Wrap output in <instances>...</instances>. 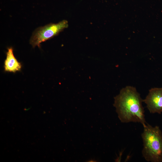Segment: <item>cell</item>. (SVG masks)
Returning a JSON list of instances; mask_svg holds the SVG:
<instances>
[{"instance_id": "6da1fadb", "label": "cell", "mask_w": 162, "mask_h": 162, "mask_svg": "<svg viewBox=\"0 0 162 162\" xmlns=\"http://www.w3.org/2000/svg\"><path fill=\"white\" fill-rule=\"evenodd\" d=\"M143 100L134 87L127 86L121 90L114 98L113 105L122 122L146 124Z\"/></svg>"}, {"instance_id": "7a4b0ae2", "label": "cell", "mask_w": 162, "mask_h": 162, "mask_svg": "<svg viewBox=\"0 0 162 162\" xmlns=\"http://www.w3.org/2000/svg\"><path fill=\"white\" fill-rule=\"evenodd\" d=\"M141 136L143 142L142 154L147 161L162 162V133L158 126H143Z\"/></svg>"}, {"instance_id": "3957f363", "label": "cell", "mask_w": 162, "mask_h": 162, "mask_svg": "<svg viewBox=\"0 0 162 162\" xmlns=\"http://www.w3.org/2000/svg\"><path fill=\"white\" fill-rule=\"evenodd\" d=\"M68 22L63 20L57 23H50L37 28L33 33L30 40L33 47H40V43L58 35L68 27Z\"/></svg>"}, {"instance_id": "277c9868", "label": "cell", "mask_w": 162, "mask_h": 162, "mask_svg": "<svg viewBox=\"0 0 162 162\" xmlns=\"http://www.w3.org/2000/svg\"><path fill=\"white\" fill-rule=\"evenodd\" d=\"M143 101L150 113L160 114L162 112V88H151Z\"/></svg>"}, {"instance_id": "5b68a950", "label": "cell", "mask_w": 162, "mask_h": 162, "mask_svg": "<svg viewBox=\"0 0 162 162\" xmlns=\"http://www.w3.org/2000/svg\"><path fill=\"white\" fill-rule=\"evenodd\" d=\"M22 65L14 55L12 47L8 48L6 56L4 62V70L6 72L15 73L20 71Z\"/></svg>"}]
</instances>
